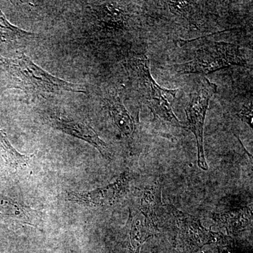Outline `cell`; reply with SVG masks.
Listing matches in <instances>:
<instances>
[{"label": "cell", "mask_w": 253, "mask_h": 253, "mask_svg": "<svg viewBox=\"0 0 253 253\" xmlns=\"http://www.w3.org/2000/svg\"><path fill=\"white\" fill-rule=\"evenodd\" d=\"M5 65L16 83L15 87L26 94L44 95L60 93H84L79 84L55 77L39 67L25 54L5 61Z\"/></svg>", "instance_id": "6da1fadb"}, {"label": "cell", "mask_w": 253, "mask_h": 253, "mask_svg": "<svg viewBox=\"0 0 253 253\" xmlns=\"http://www.w3.org/2000/svg\"><path fill=\"white\" fill-rule=\"evenodd\" d=\"M149 64L146 55L136 56L129 62L133 81L142 102L156 118L172 126H181L170 103L171 99H175L177 89H163L158 85L151 76Z\"/></svg>", "instance_id": "7a4b0ae2"}, {"label": "cell", "mask_w": 253, "mask_h": 253, "mask_svg": "<svg viewBox=\"0 0 253 253\" xmlns=\"http://www.w3.org/2000/svg\"><path fill=\"white\" fill-rule=\"evenodd\" d=\"M196 50L194 59L174 64L168 70L176 75L200 74L202 76L231 66L247 65L244 51L236 44L224 42L206 41Z\"/></svg>", "instance_id": "3957f363"}, {"label": "cell", "mask_w": 253, "mask_h": 253, "mask_svg": "<svg viewBox=\"0 0 253 253\" xmlns=\"http://www.w3.org/2000/svg\"><path fill=\"white\" fill-rule=\"evenodd\" d=\"M165 206L175 222L176 249L179 253H195L207 245L226 243V237L206 229L197 218L170 205Z\"/></svg>", "instance_id": "277c9868"}, {"label": "cell", "mask_w": 253, "mask_h": 253, "mask_svg": "<svg viewBox=\"0 0 253 253\" xmlns=\"http://www.w3.org/2000/svg\"><path fill=\"white\" fill-rule=\"evenodd\" d=\"M216 91L217 85L207 78H203L199 87L191 94L185 109L188 127L194 133L197 141L198 165L204 170L208 169L204 151L205 119L210 101Z\"/></svg>", "instance_id": "5b68a950"}, {"label": "cell", "mask_w": 253, "mask_h": 253, "mask_svg": "<svg viewBox=\"0 0 253 253\" xmlns=\"http://www.w3.org/2000/svg\"><path fill=\"white\" fill-rule=\"evenodd\" d=\"M213 219L228 234L236 235L252 222V207L241 196H229L221 200Z\"/></svg>", "instance_id": "8992f818"}, {"label": "cell", "mask_w": 253, "mask_h": 253, "mask_svg": "<svg viewBox=\"0 0 253 253\" xmlns=\"http://www.w3.org/2000/svg\"><path fill=\"white\" fill-rule=\"evenodd\" d=\"M130 174L126 170L114 182L90 191H71L67 193L70 201L91 207L113 206L126 194L129 189Z\"/></svg>", "instance_id": "52a82bcc"}, {"label": "cell", "mask_w": 253, "mask_h": 253, "mask_svg": "<svg viewBox=\"0 0 253 253\" xmlns=\"http://www.w3.org/2000/svg\"><path fill=\"white\" fill-rule=\"evenodd\" d=\"M46 122L50 126L63 133L81 139L92 145L99 151L103 157L111 159V154L109 146L98 136L96 131L85 123L76 120L68 119L62 116L49 114L46 116Z\"/></svg>", "instance_id": "ba28073f"}, {"label": "cell", "mask_w": 253, "mask_h": 253, "mask_svg": "<svg viewBox=\"0 0 253 253\" xmlns=\"http://www.w3.org/2000/svg\"><path fill=\"white\" fill-rule=\"evenodd\" d=\"M129 253H139L141 246L156 234L158 228L151 224L140 212H130L127 225Z\"/></svg>", "instance_id": "9c48e42d"}, {"label": "cell", "mask_w": 253, "mask_h": 253, "mask_svg": "<svg viewBox=\"0 0 253 253\" xmlns=\"http://www.w3.org/2000/svg\"><path fill=\"white\" fill-rule=\"evenodd\" d=\"M93 14L98 22L106 27L121 28L126 26L128 14L124 6L116 1H106L94 5Z\"/></svg>", "instance_id": "30bf717a"}, {"label": "cell", "mask_w": 253, "mask_h": 253, "mask_svg": "<svg viewBox=\"0 0 253 253\" xmlns=\"http://www.w3.org/2000/svg\"><path fill=\"white\" fill-rule=\"evenodd\" d=\"M162 188L163 182L161 179L146 186L139 204V212L156 228H158V212L161 206Z\"/></svg>", "instance_id": "8fae6325"}, {"label": "cell", "mask_w": 253, "mask_h": 253, "mask_svg": "<svg viewBox=\"0 0 253 253\" xmlns=\"http://www.w3.org/2000/svg\"><path fill=\"white\" fill-rule=\"evenodd\" d=\"M108 107L113 122L118 129L126 137L131 139L135 131V125L121 98L118 96H112L108 101Z\"/></svg>", "instance_id": "7c38bea8"}, {"label": "cell", "mask_w": 253, "mask_h": 253, "mask_svg": "<svg viewBox=\"0 0 253 253\" xmlns=\"http://www.w3.org/2000/svg\"><path fill=\"white\" fill-rule=\"evenodd\" d=\"M167 3L169 5L171 12L186 18L188 21H190L191 26L196 27L194 22V14H196V11L193 1H168Z\"/></svg>", "instance_id": "4fadbf2b"}, {"label": "cell", "mask_w": 253, "mask_h": 253, "mask_svg": "<svg viewBox=\"0 0 253 253\" xmlns=\"http://www.w3.org/2000/svg\"><path fill=\"white\" fill-rule=\"evenodd\" d=\"M239 116L244 122L247 123L250 126H252L253 122V105L249 104V106H245L241 111H240Z\"/></svg>", "instance_id": "5bb4252c"}, {"label": "cell", "mask_w": 253, "mask_h": 253, "mask_svg": "<svg viewBox=\"0 0 253 253\" xmlns=\"http://www.w3.org/2000/svg\"><path fill=\"white\" fill-rule=\"evenodd\" d=\"M199 253H229L226 250L221 249V248L217 247L214 249L208 250V251H204L203 252Z\"/></svg>", "instance_id": "9a60e30c"}]
</instances>
